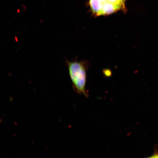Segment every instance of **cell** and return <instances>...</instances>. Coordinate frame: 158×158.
<instances>
[{
    "mask_svg": "<svg viewBox=\"0 0 158 158\" xmlns=\"http://www.w3.org/2000/svg\"><path fill=\"white\" fill-rule=\"evenodd\" d=\"M66 62L73 91L78 94L88 97L89 94L86 91L85 86L87 71L89 66V61L86 60L67 61Z\"/></svg>",
    "mask_w": 158,
    "mask_h": 158,
    "instance_id": "cell-1",
    "label": "cell"
},
{
    "mask_svg": "<svg viewBox=\"0 0 158 158\" xmlns=\"http://www.w3.org/2000/svg\"><path fill=\"white\" fill-rule=\"evenodd\" d=\"M102 3L100 15L112 13L121 8V6L108 1L103 2Z\"/></svg>",
    "mask_w": 158,
    "mask_h": 158,
    "instance_id": "cell-2",
    "label": "cell"
},
{
    "mask_svg": "<svg viewBox=\"0 0 158 158\" xmlns=\"http://www.w3.org/2000/svg\"><path fill=\"white\" fill-rule=\"evenodd\" d=\"M90 4L93 12L97 15H100L102 3L100 0H90Z\"/></svg>",
    "mask_w": 158,
    "mask_h": 158,
    "instance_id": "cell-3",
    "label": "cell"
},
{
    "mask_svg": "<svg viewBox=\"0 0 158 158\" xmlns=\"http://www.w3.org/2000/svg\"><path fill=\"white\" fill-rule=\"evenodd\" d=\"M104 75L106 77H109L111 76L112 72L110 69L108 68L104 69L102 71Z\"/></svg>",
    "mask_w": 158,
    "mask_h": 158,
    "instance_id": "cell-4",
    "label": "cell"
},
{
    "mask_svg": "<svg viewBox=\"0 0 158 158\" xmlns=\"http://www.w3.org/2000/svg\"><path fill=\"white\" fill-rule=\"evenodd\" d=\"M155 157V158H158V154H155L153 155L152 157Z\"/></svg>",
    "mask_w": 158,
    "mask_h": 158,
    "instance_id": "cell-5",
    "label": "cell"
},
{
    "mask_svg": "<svg viewBox=\"0 0 158 158\" xmlns=\"http://www.w3.org/2000/svg\"><path fill=\"white\" fill-rule=\"evenodd\" d=\"M17 11L18 12V13H19V12H20V10H19V9H18L17 10Z\"/></svg>",
    "mask_w": 158,
    "mask_h": 158,
    "instance_id": "cell-6",
    "label": "cell"
},
{
    "mask_svg": "<svg viewBox=\"0 0 158 158\" xmlns=\"http://www.w3.org/2000/svg\"><path fill=\"white\" fill-rule=\"evenodd\" d=\"M122 0V1H123L124 2L126 0Z\"/></svg>",
    "mask_w": 158,
    "mask_h": 158,
    "instance_id": "cell-7",
    "label": "cell"
}]
</instances>
